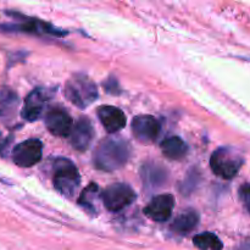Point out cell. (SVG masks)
I'll use <instances>...</instances> for the list:
<instances>
[{"label":"cell","mask_w":250,"mask_h":250,"mask_svg":"<svg viewBox=\"0 0 250 250\" xmlns=\"http://www.w3.org/2000/svg\"><path fill=\"white\" fill-rule=\"evenodd\" d=\"M131 155L129 144L116 138L103 139L94 151L93 161L98 170L111 172L119 170L128 161Z\"/></svg>","instance_id":"cell-1"},{"label":"cell","mask_w":250,"mask_h":250,"mask_svg":"<svg viewBox=\"0 0 250 250\" xmlns=\"http://www.w3.org/2000/svg\"><path fill=\"white\" fill-rule=\"evenodd\" d=\"M65 94L73 105L84 109L97 100L98 88L89 77L78 73L67 81Z\"/></svg>","instance_id":"cell-2"},{"label":"cell","mask_w":250,"mask_h":250,"mask_svg":"<svg viewBox=\"0 0 250 250\" xmlns=\"http://www.w3.org/2000/svg\"><path fill=\"white\" fill-rule=\"evenodd\" d=\"M243 158L236 149L231 146H221L212 153L210 166L212 172L224 180H231L241 170Z\"/></svg>","instance_id":"cell-3"},{"label":"cell","mask_w":250,"mask_h":250,"mask_svg":"<svg viewBox=\"0 0 250 250\" xmlns=\"http://www.w3.org/2000/svg\"><path fill=\"white\" fill-rule=\"evenodd\" d=\"M53 183L59 193L67 198H72L81 185L80 172L70 160L58 159L54 166Z\"/></svg>","instance_id":"cell-4"},{"label":"cell","mask_w":250,"mask_h":250,"mask_svg":"<svg viewBox=\"0 0 250 250\" xmlns=\"http://www.w3.org/2000/svg\"><path fill=\"white\" fill-rule=\"evenodd\" d=\"M136 192L126 183H114L102 193V202L109 211L116 212L136 200Z\"/></svg>","instance_id":"cell-5"},{"label":"cell","mask_w":250,"mask_h":250,"mask_svg":"<svg viewBox=\"0 0 250 250\" xmlns=\"http://www.w3.org/2000/svg\"><path fill=\"white\" fill-rule=\"evenodd\" d=\"M43 154V144L39 139H27L17 144L12 150V161L20 167H32L38 164Z\"/></svg>","instance_id":"cell-6"},{"label":"cell","mask_w":250,"mask_h":250,"mask_svg":"<svg viewBox=\"0 0 250 250\" xmlns=\"http://www.w3.org/2000/svg\"><path fill=\"white\" fill-rule=\"evenodd\" d=\"M50 99V92L45 88H36L27 95L24 100L23 109H22V117L27 121H36L44 112L45 105Z\"/></svg>","instance_id":"cell-7"},{"label":"cell","mask_w":250,"mask_h":250,"mask_svg":"<svg viewBox=\"0 0 250 250\" xmlns=\"http://www.w3.org/2000/svg\"><path fill=\"white\" fill-rule=\"evenodd\" d=\"M45 125L51 134L56 137H70L73 121L70 115L61 107H53L45 115Z\"/></svg>","instance_id":"cell-8"},{"label":"cell","mask_w":250,"mask_h":250,"mask_svg":"<svg viewBox=\"0 0 250 250\" xmlns=\"http://www.w3.org/2000/svg\"><path fill=\"white\" fill-rule=\"evenodd\" d=\"M132 132L138 141L151 143L160 133V124L150 115H139L132 121Z\"/></svg>","instance_id":"cell-9"},{"label":"cell","mask_w":250,"mask_h":250,"mask_svg":"<svg viewBox=\"0 0 250 250\" xmlns=\"http://www.w3.org/2000/svg\"><path fill=\"white\" fill-rule=\"evenodd\" d=\"M175 199L171 194H160L154 197L144 209L146 217L156 222H165L172 215Z\"/></svg>","instance_id":"cell-10"},{"label":"cell","mask_w":250,"mask_h":250,"mask_svg":"<svg viewBox=\"0 0 250 250\" xmlns=\"http://www.w3.org/2000/svg\"><path fill=\"white\" fill-rule=\"evenodd\" d=\"M70 138L71 144L76 150H87L94 139V128H93L92 122L85 117L78 120L77 124L73 126Z\"/></svg>","instance_id":"cell-11"},{"label":"cell","mask_w":250,"mask_h":250,"mask_svg":"<svg viewBox=\"0 0 250 250\" xmlns=\"http://www.w3.org/2000/svg\"><path fill=\"white\" fill-rule=\"evenodd\" d=\"M98 116L105 131L109 133H116L126 126V115L116 106H110V105L100 106L98 109Z\"/></svg>","instance_id":"cell-12"},{"label":"cell","mask_w":250,"mask_h":250,"mask_svg":"<svg viewBox=\"0 0 250 250\" xmlns=\"http://www.w3.org/2000/svg\"><path fill=\"white\" fill-rule=\"evenodd\" d=\"M168 172L163 165L158 163H146L141 168V178L144 187L148 189H155L165 185Z\"/></svg>","instance_id":"cell-13"},{"label":"cell","mask_w":250,"mask_h":250,"mask_svg":"<svg viewBox=\"0 0 250 250\" xmlns=\"http://www.w3.org/2000/svg\"><path fill=\"white\" fill-rule=\"evenodd\" d=\"M199 224V214L195 210L188 209L181 212L171 225V229L177 234H187Z\"/></svg>","instance_id":"cell-14"},{"label":"cell","mask_w":250,"mask_h":250,"mask_svg":"<svg viewBox=\"0 0 250 250\" xmlns=\"http://www.w3.org/2000/svg\"><path fill=\"white\" fill-rule=\"evenodd\" d=\"M164 155L170 160H182L188 154V146L180 137H168L160 146Z\"/></svg>","instance_id":"cell-15"},{"label":"cell","mask_w":250,"mask_h":250,"mask_svg":"<svg viewBox=\"0 0 250 250\" xmlns=\"http://www.w3.org/2000/svg\"><path fill=\"white\" fill-rule=\"evenodd\" d=\"M99 202H102V193H100L98 185H95V183H90L85 189H83L80 198H78V203H80L81 207H83L85 210L93 212V214L98 211Z\"/></svg>","instance_id":"cell-16"},{"label":"cell","mask_w":250,"mask_h":250,"mask_svg":"<svg viewBox=\"0 0 250 250\" xmlns=\"http://www.w3.org/2000/svg\"><path fill=\"white\" fill-rule=\"evenodd\" d=\"M193 243L200 250H222L224 248L219 237L214 233H210V232H205V233L195 236L193 239Z\"/></svg>","instance_id":"cell-17"},{"label":"cell","mask_w":250,"mask_h":250,"mask_svg":"<svg viewBox=\"0 0 250 250\" xmlns=\"http://www.w3.org/2000/svg\"><path fill=\"white\" fill-rule=\"evenodd\" d=\"M239 198L246 209L250 212V185H243L239 188Z\"/></svg>","instance_id":"cell-18"}]
</instances>
